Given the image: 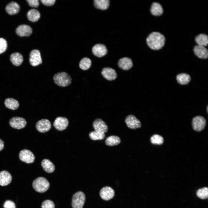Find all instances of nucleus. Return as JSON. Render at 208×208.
Segmentation results:
<instances>
[{
  "mask_svg": "<svg viewBox=\"0 0 208 208\" xmlns=\"http://www.w3.org/2000/svg\"><path fill=\"white\" fill-rule=\"evenodd\" d=\"M148 46L153 50H159L164 46L165 38L160 33L153 32L150 34L146 39Z\"/></svg>",
  "mask_w": 208,
  "mask_h": 208,
  "instance_id": "f257e3e1",
  "label": "nucleus"
},
{
  "mask_svg": "<svg viewBox=\"0 0 208 208\" xmlns=\"http://www.w3.org/2000/svg\"><path fill=\"white\" fill-rule=\"evenodd\" d=\"M55 83L57 85L62 87L69 85L72 82L70 76L64 72H58L56 73L53 77Z\"/></svg>",
  "mask_w": 208,
  "mask_h": 208,
  "instance_id": "f03ea898",
  "label": "nucleus"
},
{
  "mask_svg": "<svg viewBox=\"0 0 208 208\" xmlns=\"http://www.w3.org/2000/svg\"><path fill=\"white\" fill-rule=\"evenodd\" d=\"M32 185L34 190L37 192L43 193L48 189L50 184L46 178L39 177L34 180Z\"/></svg>",
  "mask_w": 208,
  "mask_h": 208,
  "instance_id": "7ed1b4c3",
  "label": "nucleus"
},
{
  "mask_svg": "<svg viewBox=\"0 0 208 208\" xmlns=\"http://www.w3.org/2000/svg\"><path fill=\"white\" fill-rule=\"evenodd\" d=\"M86 200L84 193L82 192L79 191L75 193L73 196L72 200L73 208H83Z\"/></svg>",
  "mask_w": 208,
  "mask_h": 208,
  "instance_id": "20e7f679",
  "label": "nucleus"
},
{
  "mask_svg": "<svg viewBox=\"0 0 208 208\" xmlns=\"http://www.w3.org/2000/svg\"><path fill=\"white\" fill-rule=\"evenodd\" d=\"M19 158L21 161L30 164L34 162L35 157L33 153L30 151L23 149L20 152Z\"/></svg>",
  "mask_w": 208,
  "mask_h": 208,
  "instance_id": "39448f33",
  "label": "nucleus"
},
{
  "mask_svg": "<svg viewBox=\"0 0 208 208\" xmlns=\"http://www.w3.org/2000/svg\"><path fill=\"white\" fill-rule=\"evenodd\" d=\"M9 123L12 127L18 129L24 128L27 124L26 120L23 118L19 117L12 118L10 120Z\"/></svg>",
  "mask_w": 208,
  "mask_h": 208,
  "instance_id": "423d86ee",
  "label": "nucleus"
},
{
  "mask_svg": "<svg viewBox=\"0 0 208 208\" xmlns=\"http://www.w3.org/2000/svg\"><path fill=\"white\" fill-rule=\"evenodd\" d=\"M206 124L205 119L203 117L198 116L194 117L192 120L193 129L197 131H200L205 127Z\"/></svg>",
  "mask_w": 208,
  "mask_h": 208,
  "instance_id": "0eeeda50",
  "label": "nucleus"
},
{
  "mask_svg": "<svg viewBox=\"0 0 208 208\" xmlns=\"http://www.w3.org/2000/svg\"><path fill=\"white\" fill-rule=\"evenodd\" d=\"M29 61L31 65L34 66H37L42 63L40 52L38 50L34 49L31 51Z\"/></svg>",
  "mask_w": 208,
  "mask_h": 208,
  "instance_id": "6e6552de",
  "label": "nucleus"
},
{
  "mask_svg": "<svg viewBox=\"0 0 208 208\" xmlns=\"http://www.w3.org/2000/svg\"><path fill=\"white\" fill-rule=\"evenodd\" d=\"M100 195L102 199L109 200L114 197L115 195L114 190L109 186L103 187L100 192Z\"/></svg>",
  "mask_w": 208,
  "mask_h": 208,
  "instance_id": "1a4fd4ad",
  "label": "nucleus"
},
{
  "mask_svg": "<svg viewBox=\"0 0 208 208\" xmlns=\"http://www.w3.org/2000/svg\"><path fill=\"white\" fill-rule=\"evenodd\" d=\"M125 122L127 126L129 128L135 129L141 127V123L135 116L130 115L126 118Z\"/></svg>",
  "mask_w": 208,
  "mask_h": 208,
  "instance_id": "9d476101",
  "label": "nucleus"
},
{
  "mask_svg": "<svg viewBox=\"0 0 208 208\" xmlns=\"http://www.w3.org/2000/svg\"><path fill=\"white\" fill-rule=\"evenodd\" d=\"M51 124L50 121L47 119H42L37 122L36 128L37 130L41 133L49 131L51 129Z\"/></svg>",
  "mask_w": 208,
  "mask_h": 208,
  "instance_id": "9b49d317",
  "label": "nucleus"
},
{
  "mask_svg": "<svg viewBox=\"0 0 208 208\" xmlns=\"http://www.w3.org/2000/svg\"><path fill=\"white\" fill-rule=\"evenodd\" d=\"M68 124V121L66 118L58 117L54 121L53 125L57 130L62 131L66 129Z\"/></svg>",
  "mask_w": 208,
  "mask_h": 208,
  "instance_id": "f8f14e48",
  "label": "nucleus"
},
{
  "mask_svg": "<svg viewBox=\"0 0 208 208\" xmlns=\"http://www.w3.org/2000/svg\"><path fill=\"white\" fill-rule=\"evenodd\" d=\"M93 126L95 131L101 133H105L108 130L107 124L102 120L99 118L97 119L94 121Z\"/></svg>",
  "mask_w": 208,
  "mask_h": 208,
  "instance_id": "ddd939ff",
  "label": "nucleus"
},
{
  "mask_svg": "<svg viewBox=\"0 0 208 208\" xmlns=\"http://www.w3.org/2000/svg\"><path fill=\"white\" fill-rule=\"evenodd\" d=\"M16 33L19 36H28L32 32L31 27L28 25L23 24L19 26L16 29Z\"/></svg>",
  "mask_w": 208,
  "mask_h": 208,
  "instance_id": "4468645a",
  "label": "nucleus"
},
{
  "mask_svg": "<svg viewBox=\"0 0 208 208\" xmlns=\"http://www.w3.org/2000/svg\"><path fill=\"white\" fill-rule=\"evenodd\" d=\"M92 52L94 55L98 57H101L107 54V50L104 45L102 44H97L92 48Z\"/></svg>",
  "mask_w": 208,
  "mask_h": 208,
  "instance_id": "2eb2a0df",
  "label": "nucleus"
},
{
  "mask_svg": "<svg viewBox=\"0 0 208 208\" xmlns=\"http://www.w3.org/2000/svg\"><path fill=\"white\" fill-rule=\"evenodd\" d=\"M101 73L104 78L109 81L115 79L117 77V74L116 71L114 69L109 67L104 68Z\"/></svg>",
  "mask_w": 208,
  "mask_h": 208,
  "instance_id": "dca6fc26",
  "label": "nucleus"
},
{
  "mask_svg": "<svg viewBox=\"0 0 208 208\" xmlns=\"http://www.w3.org/2000/svg\"><path fill=\"white\" fill-rule=\"evenodd\" d=\"M193 51L194 54L200 58L206 59L208 57V50L205 47L196 45L194 47Z\"/></svg>",
  "mask_w": 208,
  "mask_h": 208,
  "instance_id": "f3484780",
  "label": "nucleus"
},
{
  "mask_svg": "<svg viewBox=\"0 0 208 208\" xmlns=\"http://www.w3.org/2000/svg\"><path fill=\"white\" fill-rule=\"evenodd\" d=\"M12 176L6 170L0 172V185L5 186L9 184L12 181Z\"/></svg>",
  "mask_w": 208,
  "mask_h": 208,
  "instance_id": "a211bd4d",
  "label": "nucleus"
},
{
  "mask_svg": "<svg viewBox=\"0 0 208 208\" xmlns=\"http://www.w3.org/2000/svg\"><path fill=\"white\" fill-rule=\"evenodd\" d=\"M118 65L119 67L122 69L127 70L132 68L133 64L131 59L127 57H124L119 60Z\"/></svg>",
  "mask_w": 208,
  "mask_h": 208,
  "instance_id": "6ab92c4d",
  "label": "nucleus"
},
{
  "mask_svg": "<svg viewBox=\"0 0 208 208\" xmlns=\"http://www.w3.org/2000/svg\"><path fill=\"white\" fill-rule=\"evenodd\" d=\"M20 10L19 5L15 2H11L8 4L5 7L7 12L10 15H12L18 13Z\"/></svg>",
  "mask_w": 208,
  "mask_h": 208,
  "instance_id": "aec40b11",
  "label": "nucleus"
},
{
  "mask_svg": "<svg viewBox=\"0 0 208 208\" xmlns=\"http://www.w3.org/2000/svg\"><path fill=\"white\" fill-rule=\"evenodd\" d=\"M10 60L12 63L16 66H20L23 60L22 55L19 53H14L11 54Z\"/></svg>",
  "mask_w": 208,
  "mask_h": 208,
  "instance_id": "412c9836",
  "label": "nucleus"
},
{
  "mask_svg": "<svg viewBox=\"0 0 208 208\" xmlns=\"http://www.w3.org/2000/svg\"><path fill=\"white\" fill-rule=\"evenodd\" d=\"M5 106L8 109L13 110L17 109L19 106L18 101L13 98H8L4 101Z\"/></svg>",
  "mask_w": 208,
  "mask_h": 208,
  "instance_id": "4be33fe9",
  "label": "nucleus"
},
{
  "mask_svg": "<svg viewBox=\"0 0 208 208\" xmlns=\"http://www.w3.org/2000/svg\"><path fill=\"white\" fill-rule=\"evenodd\" d=\"M41 166L43 169L47 173H52L55 170L54 165L48 159H43L41 162Z\"/></svg>",
  "mask_w": 208,
  "mask_h": 208,
  "instance_id": "5701e85b",
  "label": "nucleus"
},
{
  "mask_svg": "<svg viewBox=\"0 0 208 208\" xmlns=\"http://www.w3.org/2000/svg\"><path fill=\"white\" fill-rule=\"evenodd\" d=\"M150 11L152 15L155 16H159L163 14V10L159 3L154 2L151 5Z\"/></svg>",
  "mask_w": 208,
  "mask_h": 208,
  "instance_id": "b1692460",
  "label": "nucleus"
},
{
  "mask_svg": "<svg viewBox=\"0 0 208 208\" xmlns=\"http://www.w3.org/2000/svg\"><path fill=\"white\" fill-rule=\"evenodd\" d=\"M27 16L28 19L32 22L37 21L40 17V13L38 10L31 9L27 13Z\"/></svg>",
  "mask_w": 208,
  "mask_h": 208,
  "instance_id": "393cba45",
  "label": "nucleus"
},
{
  "mask_svg": "<svg viewBox=\"0 0 208 208\" xmlns=\"http://www.w3.org/2000/svg\"><path fill=\"white\" fill-rule=\"evenodd\" d=\"M195 40L198 45L206 46L208 44V37L205 34H201L196 36Z\"/></svg>",
  "mask_w": 208,
  "mask_h": 208,
  "instance_id": "a878e982",
  "label": "nucleus"
},
{
  "mask_svg": "<svg viewBox=\"0 0 208 208\" xmlns=\"http://www.w3.org/2000/svg\"><path fill=\"white\" fill-rule=\"evenodd\" d=\"M176 79L179 84L181 85H186L190 82L191 80V77L188 74L182 73L177 76Z\"/></svg>",
  "mask_w": 208,
  "mask_h": 208,
  "instance_id": "bb28decb",
  "label": "nucleus"
},
{
  "mask_svg": "<svg viewBox=\"0 0 208 208\" xmlns=\"http://www.w3.org/2000/svg\"><path fill=\"white\" fill-rule=\"evenodd\" d=\"M120 138L116 135H111L108 137L105 140L106 145L109 146L116 145L120 142Z\"/></svg>",
  "mask_w": 208,
  "mask_h": 208,
  "instance_id": "cd10ccee",
  "label": "nucleus"
},
{
  "mask_svg": "<svg viewBox=\"0 0 208 208\" xmlns=\"http://www.w3.org/2000/svg\"><path fill=\"white\" fill-rule=\"evenodd\" d=\"M109 0H95L94 4L95 7L97 9L102 10L107 9L109 5Z\"/></svg>",
  "mask_w": 208,
  "mask_h": 208,
  "instance_id": "c85d7f7f",
  "label": "nucleus"
},
{
  "mask_svg": "<svg viewBox=\"0 0 208 208\" xmlns=\"http://www.w3.org/2000/svg\"><path fill=\"white\" fill-rule=\"evenodd\" d=\"M91 63V61L90 59L87 57H84L80 61L79 66L81 69L86 70L90 68Z\"/></svg>",
  "mask_w": 208,
  "mask_h": 208,
  "instance_id": "c756f323",
  "label": "nucleus"
},
{
  "mask_svg": "<svg viewBox=\"0 0 208 208\" xmlns=\"http://www.w3.org/2000/svg\"><path fill=\"white\" fill-rule=\"evenodd\" d=\"M91 139L93 140H102L105 137V133H101L95 131L91 132L89 134Z\"/></svg>",
  "mask_w": 208,
  "mask_h": 208,
  "instance_id": "7c9ffc66",
  "label": "nucleus"
},
{
  "mask_svg": "<svg viewBox=\"0 0 208 208\" xmlns=\"http://www.w3.org/2000/svg\"><path fill=\"white\" fill-rule=\"evenodd\" d=\"M208 188L204 187L198 189L196 192L197 196L200 198L204 199L207 198L208 197Z\"/></svg>",
  "mask_w": 208,
  "mask_h": 208,
  "instance_id": "2f4dec72",
  "label": "nucleus"
},
{
  "mask_svg": "<svg viewBox=\"0 0 208 208\" xmlns=\"http://www.w3.org/2000/svg\"><path fill=\"white\" fill-rule=\"evenodd\" d=\"M151 142L153 144L160 145L163 143L164 139L160 135L155 134L151 137Z\"/></svg>",
  "mask_w": 208,
  "mask_h": 208,
  "instance_id": "473e14b6",
  "label": "nucleus"
},
{
  "mask_svg": "<svg viewBox=\"0 0 208 208\" xmlns=\"http://www.w3.org/2000/svg\"><path fill=\"white\" fill-rule=\"evenodd\" d=\"M55 205L52 201L47 200L43 201L42 203L41 208H55Z\"/></svg>",
  "mask_w": 208,
  "mask_h": 208,
  "instance_id": "72a5a7b5",
  "label": "nucleus"
},
{
  "mask_svg": "<svg viewBox=\"0 0 208 208\" xmlns=\"http://www.w3.org/2000/svg\"><path fill=\"white\" fill-rule=\"evenodd\" d=\"M7 47V43L6 40L3 38H0V54L4 52Z\"/></svg>",
  "mask_w": 208,
  "mask_h": 208,
  "instance_id": "f704fd0d",
  "label": "nucleus"
},
{
  "mask_svg": "<svg viewBox=\"0 0 208 208\" xmlns=\"http://www.w3.org/2000/svg\"><path fill=\"white\" fill-rule=\"evenodd\" d=\"M4 208H16L14 203L10 200H6L3 204Z\"/></svg>",
  "mask_w": 208,
  "mask_h": 208,
  "instance_id": "c9c22d12",
  "label": "nucleus"
},
{
  "mask_svg": "<svg viewBox=\"0 0 208 208\" xmlns=\"http://www.w3.org/2000/svg\"><path fill=\"white\" fill-rule=\"evenodd\" d=\"M29 5L31 7L37 8L39 5V3L38 0H27Z\"/></svg>",
  "mask_w": 208,
  "mask_h": 208,
  "instance_id": "e433bc0d",
  "label": "nucleus"
},
{
  "mask_svg": "<svg viewBox=\"0 0 208 208\" xmlns=\"http://www.w3.org/2000/svg\"><path fill=\"white\" fill-rule=\"evenodd\" d=\"M42 3L44 5L50 6L53 5L55 1V0H41Z\"/></svg>",
  "mask_w": 208,
  "mask_h": 208,
  "instance_id": "4c0bfd02",
  "label": "nucleus"
},
{
  "mask_svg": "<svg viewBox=\"0 0 208 208\" xmlns=\"http://www.w3.org/2000/svg\"><path fill=\"white\" fill-rule=\"evenodd\" d=\"M4 147V143L0 139V151L2 150Z\"/></svg>",
  "mask_w": 208,
  "mask_h": 208,
  "instance_id": "58836bf2",
  "label": "nucleus"
},
{
  "mask_svg": "<svg viewBox=\"0 0 208 208\" xmlns=\"http://www.w3.org/2000/svg\"><path fill=\"white\" fill-rule=\"evenodd\" d=\"M207 111H208V106L207 107Z\"/></svg>",
  "mask_w": 208,
  "mask_h": 208,
  "instance_id": "ea45409f",
  "label": "nucleus"
}]
</instances>
